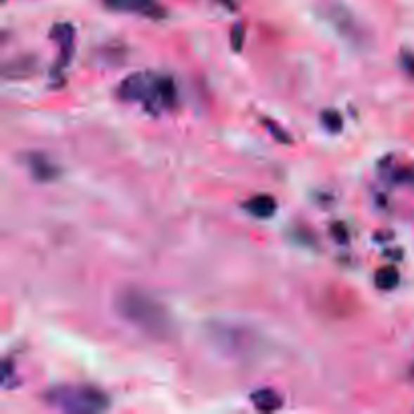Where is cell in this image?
I'll return each instance as SVG.
<instances>
[{"label": "cell", "mask_w": 414, "mask_h": 414, "mask_svg": "<svg viewBox=\"0 0 414 414\" xmlns=\"http://www.w3.org/2000/svg\"><path fill=\"white\" fill-rule=\"evenodd\" d=\"M231 43H233L235 51L242 48V45H245V29H242V25H235L233 27V31H231Z\"/></svg>", "instance_id": "cell-15"}, {"label": "cell", "mask_w": 414, "mask_h": 414, "mask_svg": "<svg viewBox=\"0 0 414 414\" xmlns=\"http://www.w3.org/2000/svg\"><path fill=\"white\" fill-rule=\"evenodd\" d=\"M43 402L61 413L97 414L110 408V396L91 384H59L43 392Z\"/></svg>", "instance_id": "cell-3"}, {"label": "cell", "mask_w": 414, "mask_h": 414, "mask_svg": "<svg viewBox=\"0 0 414 414\" xmlns=\"http://www.w3.org/2000/svg\"><path fill=\"white\" fill-rule=\"evenodd\" d=\"M400 65H402V69L414 77V53L413 51H402L400 53Z\"/></svg>", "instance_id": "cell-16"}, {"label": "cell", "mask_w": 414, "mask_h": 414, "mask_svg": "<svg viewBox=\"0 0 414 414\" xmlns=\"http://www.w3.org/2000/svg\"><path fill=\"white\" fill-rule=\"evenodd\" d=\"M374 283H376L378 289H382V291H392V289L399 287L400 273L394 267H382V269H378L376 275H374Z\"/></svg>", "instance_id": "cell-12"}, {"label": "cell", "mask_w": 414, "mask_h": 414, "mask_svg": "<svg viewBox=\"0 0 414 414\" xmlns=\"http://www.w3.org/2000/svg\"><path fill=\"white\" fill-rule=\"evenodd\" d=\"M117 97L126 103H140L152 115H158L164 110H172L176 105V83L168 75L154 73H134L119 83Z\"/></svg>", "instance_id": "cell-2"}, {"label": "cell", "mask_w": 414, "mask_h": 414, "mask_svg": "<svg viewBox=\"0 0 414 414\" xmlns=\"http://www.w3.org/2000/svg\"><path fill=\"white\" fill-rule=\"evenodd\" d=\"M208 335L216 348H221L231 356H242L255 346V335L245 328L231 323H212L208 325Z\"/></svg>", "instance_id": "cell-4"}, {"label": "cell", "mask_w": 414, "mask_h": 414, "mask_svg": "<svg viewBox=\"0 0 414 414\" xmlns=\"http://www.w3.org/2000/svg\"><path fill=\"white\" fill-rule=\"evenodd\" d=\"M251 402H253V406H255L257 410H261V413H275V410H279L283 406L281 394L277 390H273V388H261V390L253 392L251 394Z\"/></svg>", "instance_id": "cell-9"}, {"label": "cell", "mask_w": 414, "mask_h": 414, "mask_svg": "<svg viewBox=\"0 0 414 414\" xmlns=\"http://www.w3.org/2000/svg\"><path fill=\"white\" fill-rule=\"evenodd\" d=\"M330 20L334 22L339 31H342V34H346V37H350V39L360 41V32H358V27H354V18H351V16L346 13V8H342V6H335L334 11H332V15H330Z\"/></svg>", "instance_id": "cell-10"}, {"label": "cell", "mask_w": 414, "mask_h": 414, "mask_svg": "<svg viewBox=\"0 0 414 414\" xmlns=\"http://www.w3.org/2000/svg\"><path fill=\"white\" fill-rule=\"evenodd\" d=\"M15 376H13V364H11V360H4V364H2V386L4 388H13L15 386Z\"/></svg>", "instance_id": "cell-17"}, {"label": "cell", "mask_w": 414, "mask_h": 414, "mask_svg": "<svg viewBox=\"0 0 414 414\" xmlns=\"http://www.w3.org/2000/svg\"><path fill=\"white\" fill-rule=\"evenodd\" d=\"M22 162H25V166L29 168V172L37 182H53L61 176V168L48 158L47 154L29 152V154L22 156Z\"/></svg>", "instance_id": "cell-7"}, {"label": "cell", "mask_w": 414, "mask_h": 414, "mask_svg": "<svg viewBox=\"0 0 414 414\" xmlns=\"http://www.w3.org/2000/svg\"><path fill=\"white\" fill-rule=\"evenodd\" d=\"M101 2L115 13H131L156 20L166 16V8L160 6L156 0H101Z\"/></svg>", "instance_id": "cell-6"}, {"label": "cell", "mask_w": 414, "mask_h": 414, "mask_svg": "<svg viewBox=\"0 0 414 414\" xmlns=\"http://www.w3.org/2000/svg\"><path fill=\"white\" fill-rule=\"evenodd\" d=\"M34 57H18L16 61H11V63L4 65V77L8 79H15V77H25V75H31L32 69H34Z\"/></svg>", "instance_id": "cell-11"}, {"label": "cell", "mask_w": 414, "mask_h": 414, "mask_svg": "<svg viewBox=\"0 0 414 414\" xmlns=\"http://www.w3.org/2000/svg\"><path fill=\"white\" fill-rule=\"evenodd\" d=\"M321 126L328 129L330 134L342 131V115L335 112V110H325V112H321Z\"/></svg>", "instance_id": "cell-13"}, {"label": "cell", "mask_w": 414, "mask_h": 414, "mask_svg": "<svg viewBox=\"0 0 414 414\" xmlns=\"http://www.w3.org/2000/svg\"><path fill=\"white\" fill-rule=\"evenodd\" d=\"M115 311L150 337L168 339L174 334V319L168 307L138 287H126L115 295Z\"/></svg>", "instance_id": "cell-1"}, {"label": "cell", "mask_w": 414, "mask_h": 414, "mask_svg": "<svg viewBox=\"0 0 414 414\" xmlns=\"http://www.w3.org/2000/svg\"><path fill=\"white\" fill-rule=\"evenodd\" d=\"M413 376H414V364H413Z\"/></svg>", "instance_id": "cell-19"}, {"label": "cell", "mask_w": 414, "mask_h": 414, "mask_svg": "<svg viewBox=\"0 0 414 414\" xmlns=\"http://www.w3.org/2000/svg\"><path fill=\"white\" fill-rule=\"evenodd\" d=\"M242 207H245V210L249 214H253L255 219H261V221L271 219L273 214L277 212V202H275V198L269 196V194H257L251 200H247Z\"/></svg>", "instance_id": "cell-8"}, {"label": "cell", "mask_w": 414, "mask_h": 414, "mask_svg": "<svg viewBox=\"0 0 414 414\" xmlns=\"http://www.w3.org/2000/svg\"><path fill=\"white\" fill-rule=\"evenodd\" d=\"M263 126H265V129L271 134L277 142H281V143L291 142V138H289V134H287L285 129L281 128V126H277V124H275V122H271V119H263Z\"/></svg>", "instance_id": "cell-14"}, {"label": "cell", "mask_w": 414, "mask_h": 414, "mask_svg": "<svg viewBox=\"0 0 414 414\" xmlns=\"http://www.w3.org/2000/svg\"><path fill=\"white\" fill-rule=\"evenodd\" d=\"M332 233H334L335 240H342V242L348 240V233H346V226H344V224H334V226H332Z\"/></svg>", "instance_id": "cell-18"}, {"label": "cell", "mask_w": 414, "mask_h": 414, "mask_svg": "<svg viewBox=\"0 0 414 414\" xmlns=\"http://www.w3.org/2000/svg\"><path fill=\"white\" fill-rule=\"evenodd\" d=\"M51 39L57 41V45H59V59L55 63L53 75L61 77V73L71 63V57H73V51H75V29H73V25H69V22L55 25L53 31H51Z\"/></svg>", "instance_id": "cell-5"}]
</instances>
